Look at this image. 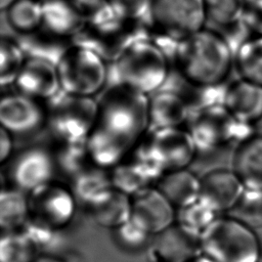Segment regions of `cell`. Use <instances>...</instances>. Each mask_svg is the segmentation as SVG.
<instances>
[{
    "label": "cell",
    "instance_id": "20",
    "mask_svg": "<svg viewBox=\"0 0 262 262\" xmlns=\"http://www.w3.org/2000/svg\"><path fill=\"white\" fill-rule=\"evenodd\" d=\"M233 172L245 188L262 189V136H249L233 156Z\"/></svg>",
    "mask_w": 262,
    "mask_h": 262
},
{
    "label": "cell",
    "instance_id": "3",
    "mask_svg": "<svg viewBox=\"0 0 262 262\" xmlns=\"http://www.w3.org/2000/svg\"><path fill=\"white\" fill-rule=\"evenodd\" d=\"M115 68L119 83L149 96L168 78L169 56L149 36H142L124 47Z\"/></svg>",
    "mask_w": 262,
    "mask_h": 262
},
{
    "label": "cell",
    "instance_id": "40",
    "mask_svg": "<svg viewBox=\"0 0 262 262\" xmlns=\"http://www.w3.org/2000/svg\"><path fill=\"white\" fill-rule=\"evenodd\" d=\"M15 0H0V8L2 11H5Z\"/></svg>",
    "mask_w": 262,
    "mask_h": 262
},
{
    "label": "cell",
    "instance_id": "25",
    "mask_svg": "<svg viewBox=\"0 0 262 262\" xmlns=\"http://www.w3.org/2000/svg\"><path fill=\"white\" fill-rule=\"evenodd\" d=\"M72 190L77 200L86 206L97 195L112 187L108 170L101 169L95 165L83 170L71 179Z\"/></svg>",
    "mask_w": 262,
    "mask_h": 262
},
{
    "label": "cell",
    "instance_id": "41",
    "mask_svg": "<svg viewBox=\"0 0 262 262\" xmlns=\"http://www.w3.org/2000/svg\"><path fill=\"white\" fill-rule=\"evenodd\" d=\"M245 1H247V2H250V1H254V0H245Z\"/></svg>",
    "mask_w": 262,
    "mask_h": 262
},
{
    "label": "cell",
    "instance_id": "30",
    "mask_svg": "<svg viewBox=\"0 0 262 262\" xmlns=\"http://www.w3.org/2000/svg\"><path fill=\"white\" fill-rule=\"evenodd\" d=\"M27 57L25 50L15 40L2 36L0 42V85H13Z\"/></svg>",
    "mask_w": 262,
    "mask_h": 262
},
{
    "label": "cell",
    "instance_id": "24",
    "mask_svg": "<svg viewBox=\"0 0 262 262\" xmlns=\"http://www.w3.org/2000/svg\"><path fill=\"white\" fill-rule=\"evenodd\" d=\"M51 151L56 169L70 179L93 165L85 140L74 142L57 141V145Z\"/></svg>",
    "mask_w": 262,
    "mask_h": 262
},
{
    "label": "cell",
    "instance_id": "5",
    "mask_svg": "<svg viewBox=\"0 0 262 262\" xmlns=\"http://www.w3.org/2000/svg\"><path fill=\"white\" fill-rule=\"evenodd\" d=\"M199 248L215 262H258L260 256L252 228L232 216H217L200 236Z\"/></svg>",
    "mask_w": 262,
    "mask_h": 262
},
{
    "label": "cell",
    "instance_id": "15",
    "mask_svg": "<svg viewBox=\"0 0 262 262\" xmlns=\"http://www.w3.org/2000/svg\"><path fill=\"white\" fill-rule=\"evenodd\" d=\"M13 85L17 92L41 101L61 90L55 63L38 56L27 57Z\"/></svg>",
    "mask_w": 262,
    "mask_h": 262
},
{
    "label": "cell",
    "instance_id": "36",
    "mask_svg": "<svg viewBox=\"0 0 262 262\" xmlns=\"http://www.w3.org/2000/svg\"><path fill=\"white\" fill-rule=\"evenodd\" d=\"M13 139L12 134L1 127L0 130V163L4 165L12 158Z\"/></svg>",
    "mask_w": 262,
    "mask_h": 262
},
{
    "label": "cell",
    "instance_id": "4",
    "mask_svg": "<svg viewBox=\"0 0 262 262\" xmlns=\"http://www.w3.org/2000/svg\"><path fill=\"white\" fill-rule=\"evenodd\" d=\"M196 152L188 130L174 127L147 131L130 155L159 180L167 172L187 168Z\"/></svg>",
    "mask_w": 262,
    "mask_h": 262
},
{
    "label": "cell",
    "instance_id": "14",
    "mask_svg": "<svg viewBox=\"0 0 262 262\" xmlns=\"http://www.w3.org/2000/svg\"><path fill=\"white\" fill-rule=\"evenodd\" d=\"M245 189L233 170L214 169L200 177L198 201L212 212L219 214L232 210Z\"/></svg>",
    "mask_w": 262,
    "mask_h": 262
},
{
    "label": "cell",
    "instance_id": "9",
    "mask_svg": "<svg viewBox=\"0 0 262 262\" xmlns=\"http://www.w3.org/2000/svg\"><path fill=\"white\" fill-rule=\"evenodd\" d=\"M149 18L155 32L179 42L203 30L208 17L204 0H152Z\"/></svg>",
    "mask_w": 262,
    "mask_h": 262
},
{
    "label": "cell",
    "instance_id": "27",
    "mask_svg": "<svg viewBox=\"0 0 262 262\" xmlns=\"http://www.w3.org/2000/svg\"><path fill=\"white\" fill-rule=\"evenodd\" d=\"M108 173L112 186L128 195L154 185L143 169L130 156L108 170Z\"/></svg>",
    "mask_w": 262,
    "mask_h": 262
},
{
    "label": "cell",
    "instance_id": "28",
    "mask_svg": "<svg viewBox=\"0 0 262 262\" xmlns=\"http://www.w3.org/2000/svg\"><path fill=\"white\" fill-rule=\"evenodd\" d=\"M236 66L243 80L262 86V36L248 39L237 48Z\"/></svg>",
    "mask_w": 262,
    "mask_h": 262
},
{
    "label": "cell",
    "instance_id": "32",
    "mask_svg": "<svg viewBox=\"0 0 262 262\" xmlns=\"http://www.w3.org/2000/svg\"><path fill=\"white\" fill-rule=\"evenodd\" d=\"M207 17L220 27H229L242 19L245 0H204Z\"/></svg>",
    "mask_w": 262,
    "mask_h": 262
},
{
    "label": "cell",
    "instance_id": "29",
    "mask_svg": "<svg viewBox=\"0 0 262 262\" xmlns=\"http://www.w3.org/2000/svg\"><path fill=\"white\" fill-rule=\"evenodd\" d=\"M216 217V213L196 201L188 206L176 209L175 224L183 232L199 241L202 233Z\"/></svg>",
    "mask_w": 262,
    "mask_h": 262
},
{
    "label": "cell",
    "instance_id": "39",
    "mask_svg": "<svg viewBox=\"0 0 262 262\" xmlns=\"http://www.w3.org/2000/svg\"><path fill=\"white\" fill-rule=\"evenodd\" d=\"M34 262H64L63 260L49 255H38Z\"/></svg>",
    "mask_w": 262,
    "mask_h": 262
},
{
    "label": "cell",
    "instance_id": "8",
    "mask_svg": "<svg viewBox=\"0 0 262 262\" xmlns=\"http://www.w3.org/2000/svg\"><path fill=\"white\" fill-rule=\"evenodd\" d=\"M29 219L51 231L67 227L76 212V196L71 186L54 179L28 193Z\"/></svg>",
    "mask_w": 262,
    "mask_h": 262
},
{
    "label": "cell",
    "instance_id": "2",
    "mask_svg": "<svg viewBox=\"0 0 262 262\" xmlns=\"http://www.w3.org/2000/svg\"><path fill=\"white\" fill-rule=\"evenodd\" d=\"M173 59L188 84L202 89L213 88L229 74L232 49L221 34L204 28L179 41Z\"/></svg>",
    "mask_w": 262,
    "mask_h": 262
},
{
    "label": "cell",
    "instance_id": "38",
    "mask_svg": "<svg viewBox=\"0 0 262 262\" xmlns=\"http://www.w3.org/2000/svg\"><path fill=\"white\" fill-rule=\"evenodd\" d=\"M184 262H215V261L213 259H211L210 257H208L207 255L203 254L202 252H199V253L194 254L193 256L189 257Z\"/></svg>",
    "mask_w": 262,
    "mask_h": 262
},
{
    "label": "cell",
    "instance_id": "22",
    "mask_svg": "<svg viewBox=\"0 0 262 262\" xmlns=\"http://www.w3.org/2000/svg\"><path fill=\"white\" fill-rule=\"evenodd\" d=\"M29 219L28 193L2 186L0 195V226L2 231L20 229Z\"/></svg>",
    "mask_w": 262,
    "mask_h": 262
},
{
    "label": "cell",
    "instance_id": "31",
    "mask_svg": "<svg viewBox=\"0 0 262 262\" xmlns=\"http://www.w3.org/2000/svg\"><path fill=\"white\" fill-rule=\"evenodd\" d=\"M232 211V217L247 226L262 227V189L246 188Z\"/></svg>",
    "mask_w": 262,
    "mask_h": 262
},
{
    "label": "cell",
    "instance_id": "6",
    "mask_svg": "<svg viewBox=\"0 0 262 262\" xmlns=\"http://www.w3.org/2000/svg\"><path fill=\"white\" fill-rule=\"evenodd\" d=\"M63 93L93 97L107 79L105 58L96 50L79 43L70 45L55 62Z\"/></svg>",
    "mask_w": 262,
    "mask_h": 262
},
{
    "label": "cell",
    "instance_id": "10",
    "mask_svg": "<svg viewBox=\"0 0 262 262\" xmlns=\"http://www.w3.org/2000/svg\"><path fill=\"white\" fill-rule=\"evenodd\" d=\"M246 125L236 120L223 103L213 102L196 112L187 130L198 150L211 151L243 136Z\"/></svg>",
    "mask_w": 262,
    "mask_h": 262
},
{
    "label": "cell",
    "instance_id": "37",
    "mask_svg": "<svg viewBox=\"0 0 262 262\" xmlns=\"http://www.w3.org/2000/svg\"><path fill=\"white\" fill-rule=\"evenodd\" d=\"M80 9H82L86 14L92 10L99 7L106 0H72Z\"/></svg>",
    "mask_w": 262,
    "mask_h": 262
},
{
    "label": "cell",
    "instance_id": "7",
    "mask_svg": "<svg viewBox=\"0 0 262 262\" xmlns=\"http://www.w3.org/2000/svg\"><path fill=\"white\" fill-rule=\"evenodd\" d=\"M47 111L46 125L57 141H84L95 125L97 101L63 93Z\"/></svg>",
    "mask_w": 262,
    "mask_h": 262
},
{
    "label": "cell",
    "instance_id": "12",
    "mask_svg": "<svg viewBox=\"0 0 262 262\" xmlns=\"http://www.w3.org/2000/svg\"><path fill=\"white\" fill-rule=\"evenodd\" d=\"M55 170L52 151L34 145L12 156L8 177L13 187L29 193L39 185L52 180Z\"/></svg>",
    "mask_w": 262,
    "mask_h": 262
},
{
    "label": "cell",
    "instance_id": "34",
    "mask_svg": "<svg viewBox=\"0 0 262 262\" xmlns=\"http://www.w3.org/2000/svg\"><path fill=\"white\" fill-rule=\"evenodd\" d=\"M113 6L133 21L149 17L152 0H107Z\"/></svg>",
    "mask_w": 262,
    "mask_h": 262
},
{
    "label": "cell",
    "instance_id": "16",
    "mask_svg": "<svg viewBox=\"0 0 262 262\" xmlns=\"http://www.w3.org/2000/svg\"><path fill=\"white\" fill-rule=\"evenodd\" d=\"M42 30L50 35L67 40L84 29L87 14L72 0H42Z\"/></svg>",
    "mask_w": 262,
    "mask_h": 262
},
{
    "label": "cell",
    "instance_id": "35",
    "mask_svg": "<svg viewBox=\"0 0 262 262\" xmlns=\"http://www.w3.org/2000/svg\"><path fill=\"white\" fill-rule=\"evenodd\" d=\"M241 20L249 30L262 35V0L247 2Z\"/></svg>",
    "mask_w": 262,
    "mask_h": 262
},
{
    "label": "cell",
    "instance_id": "21",
    "mask_svg": "<svg viewBox=\"0 0 262 262\" xmlns=\"http://www.w3.org/2000/svg\"><path fill=\"white\" fill-rule=\"evenodd\" d=\"M155 185L175 209L188 206L199 199L200 177L187 168L165 173Z\"/></svg>",
    "mask_w": 262,
    "mask_h": 262
},
{
    "label": "cell",
    "instance_id": "13",
    "mask_svg": "<svg viewBox=\"0 0 262 262\" xmlns=\"http://www.w3.org/2000/svg\"><path fill=\"white\" fill-rule=\"evenodd\" d=\"M47 113L41 100L17 91L3 95L0 100L1 127L12 135H27L39 131L47 124Z\"/></svg>",
    "mask_w": 262,
    "mask_h": 262
},
{
    "label": "cell",
    "instance_id": "26",
    "mask_svg": "<svg viewBox=\"0 0 262 262\" xmlns=\"http://www.w3.org/2000/svg\"><path fill=\"white\" fill-rule=\"evenodd\" d=\"M39 246L23 230L2 231L0 241L1 262H34Z\"/></svg>",
    "mask_w": 262,
    "mask_h": 262
},
{
    "label": "cell",
    "instance_id": "23",
    "mask_svg": "<svg viewBox=\"0 0 262 262\" xmlns=\"http://www.w3.org/2000/svg\"><path fill=\"white\" fill-rule=\"evenodd\" d=\"M5 12L10 28L21 36L36 33L42 29V0H15Z\"/></svg>",
    "mask_w": 262,
    "mask_h": 262
},
{
    "label": "cell",
    "instance_id": "19",
    "mask_svg": "<svg viewBox=\"0 0 262 262\" xmlns=\"http://www.w3.org/2000/svg\"><path fill=\"white\" fill-rule=\"evenodd\" d=\"M148 119L151 129L180 127L188 119V106L175 92L157 91L148 96Z\"/></svg>",
    "mask_w": 262,
    "mask_h": 262
},
{
    "label": "cell",
    "instance_id": "11",
    "mask_svg": "<svg viewBox=\"0 0 262 262\" xmlns=\"http://www.w3.org/2000/svg\"><path fill=\"white\" fill-rule=\"evenodd\" d=\"M176 209L156 187L146 186L130 195V221L149 235H158L175 223Z\"/></svg>",
    "mask_w": 262,
    "mask_h": 262
},
{
    "label": "cell",
    "instance_id": "18",
    "mask_svg": "<svg viewBox=\"0 0 262 262\" xmlns=\"http://www.w3.org/2000/svg\"><path fill=\"white\" fill-rule=\"evenodd\" d=\"M87 207L93 221L103 228L115 230L130 220V195L113 186L97 195Z\"/></svg>",
    "mask_w": 262,
    "mask_h": 262
},
{
    "label": "cell",
    "instance_id": "17",
    "mask_svg": "<svg viewBox=\"0 0 262 262\" xmlns=\"http://www.w3.org/2000/svg\"><path fill=\"white\" fill-rule=\"evenodd\" d=\"M222 103L239 122H255L262 118V86L243 79L234 82L224 92Z\"/></svg>",
    "mask_w": 262,
    "mask_h": 262
},
{
    "label": "cell",
    "instance_id": "1",
    "mask_svg": "<svg viewBox=\"0 0 262 262\" xmlns=\"http://www.w3.org/2000/svg\"><path fill=\"white\" fill-rule=\"evenodd\" d=\"M149 128L148 96L121 83L97 100L95 125L85 143L93 165L111 170L124 161Z\"/></svg>",
    "mask_w": 262,
    "mask_h": 262
},
{
    "label": "cell",
    "instance_id": "33",
    "mask_svg": "<svg viewBox=\"0 0 262 262\" xmlns=\"http://www.w3.org/2000/svg\"><path fill=\"white\" fill-rule=\"evenodd\" d=\"M115 239L126 249H139L143 247L148 237L150 236L148 233L137 227L130 220L120 226L119 228L114 230Z\"/></svg>",
    "mask_w": 262,
    "mask_h": 262
}]
</instances>
